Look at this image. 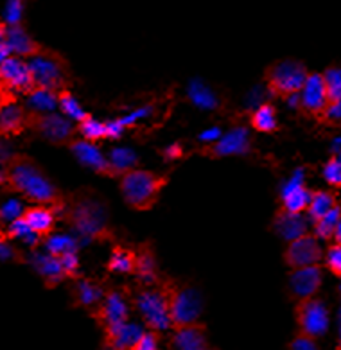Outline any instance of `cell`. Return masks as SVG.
<instances>
[{
  "label": "cell",
  "instance_id": "cell-1",
  "mask_svg": "<svg viewBox=\"0 0 341 350\" xmlns=\"http://www.w3.org/2000/svg\"><path fill=\"white\" fill-rule=\"evenodd\" d=\"M2 189L16 192L34 205L49 206L62 214L67 206V196L59 191L40 163L29 154H13L4 162L2 169Z\"/></svg>",
  "mask_w": 341,
  "mask_h": 350
},
{
  "label": "cell",
  "instance_id": "cell-2",
  "mask_svg": "<svg viewBox=\"0 0 341 350\" xmlns=\"http://www.w3.org/2000/svg\"><path fill=\"white\" fill-rule=\"evenodd\" d=\"M59 216L90 241L106 243L115 237L110 226L108 202L94 189L83 187L67 196V206Z\"/></svg>",
  "mask_w": 341,
  "mask_h": 350
},
{
  "label": "cell",
  "instance_id": "cell-3",
  "mask_svg": "<svg viewBox=\"0 0 341 350\" xmlns=\"http://www.w3.org/2000/svg\"><path fill=\"white\" fill-rule=\"evenodd\" d=\"M124 293L130 309L142 318L149 331L160 332L171 329V317H169V300L162 282L159 286H144L133 284L120 289Z\"/></svg>",
  "mask_w": 341,
  "mask_h": 350
},
{
  "label": "cell",
  "instance_id": "cell-4",
  "mask_svg": "<svg viewBox=\"0 0 341 350\" xmlns=\"http://www.w3.org/2000/svg\"><path fill=\"white\" fill-rule=\"evenodd\" d=\"M171 180V174H156L153 171L131 169L119 180L120 194L126 205L133 211H151L162 194L163 187Z\"/></svg>",
  "mask_w": 341,
  "mask_h": 350
},
{
  "label": "cell",
  "instance_id": "cell-5",
  "mask_svg": "<svg viewBox=\"0 0 341 350\" xmlns=\"http://www.w3.org/2000/svg\"><path fill=\"white\" fill-rule=\"evenodd\" d=\"M308 77V68L302 62L288 58L268 65L262 79L271 96L279 99H291L293 96L302 94Z\"/></svg>",
  "mask_w": 341,
  "mask_h": 350
},
{
  "label": "cell",
  "instance_id": "cell-6",
  "mask_svg": "<svg viewBox=\"0 0 341 350\" xmlns=\"http://www.w3.org/2000/svg\"><path fill=\"white\" fill-rule=\"evenodd\" d=\"M162 286L165 288L169 300V317H171V329L197 323V318L202 317L203 302L200 293L194 288L183 286L174 278L163 277Z\"/></svg>",
  "mask_w": 341,
  "mask_h": 350
},
{
  "label": "cell",
  "instance_id": "cell-7",
  "mask_svg": "<svg viewBox=\"0 0 341 350\" xmlns=\"http://www.w3.org/2000/svg\"><path fill=\"white\" fill-rule=\"evenodd\" d=\"M31 74L40 90L53 92L58 96L59 92L70 90L72 87V72L67 59L56 51L47 49L40 58L29 62Z\"/></svg>",
  "mask_w": 341,
  "mask_h": 350
},
{
  "label": "cell",
  "instance_id": "cell-8",
  "mask_svg": "<svg viewBox=\"0 0 341 350\" xmlns=\"http://www.w3.org/2000/svg\"><path fill=\"white\" fill-rule=\"evenodd\" d=\"M29 130L54 146H70L76 140L77 126L56 113H36L29 110Z\"/></svg>",
  "mask_w": 341,
  "mask_h": 350
},
{
  "label": "cell",
  "instance_id": "cell-9",
  "mask_svg": "<svg viewBox=\"0 0 341 350\" xmlns=\"http://www.w3.org/2000/svg\"><path fill=\"white\" fill-rule=\"evenodd\" d=\"M295 317H297L298 332L309 336L312 340L322 338L329 329V312L325 304L320 298H305L295 306Z\"/></svg>",
  "mask_w": 341,
  "mask_h": 350
},
{
  "label": "cell",
  "instance_id": "cell-10",
  "mask_svg": "<svg viewBox=\"0 0 341 350\" xmlns=\"http://www.w3.org/2000/svg\"><path fill=\"white\" fill-rule=\"evenodd\" d=\"M90 317L103 327V331H110L113 327L130 323V304L122 291L106 288L103 302L90 311Z\"/></svg>",
  "mask_w": 341,
  "mask_h": 350
},
{
  "label": "cell",
  "instance_id": "cell-11",
  "mask_svg": "<svg viewBox=\"0 0 341 350\" xmlns=\"http://www.w3.org/2000/svg\"><path fill=\"white\" fill-rule=\"evenodd\" d=\"M0 79H2L4 92H16L25 97H31L38 90L31 74L29 62L16 58V56L0 62Z\"/></svg>",
  "mask_w": 341,
  "mask_h": 350
},
{
  "label": "cell",
  "instance_id": "cell-12",
  "mask_svg": "<svg viewBox=\"0 0 341 350\" xmlns=\"http://www.w3.org/2000/svg\"><path fill=\"white\" fill-rule=\"evenodd\" d=\"M284 262L288 264L291 271L293 269L311 268L318 266L323 259L322 246L318 243V237L312 234H305L298 239L291 241L288 248L284 250Z\"/></svg>",
  "mask_w": 341,
  "mask_h": 350
},
{
  "label": "cell",
  "instance_id": "cell-13",
  "mask_svg": "<svg viewBox=\"0 0 341 350\" xmlns=\"http://www.w3.org/2000/svg\"><path fill=\"white\" fill-rule=\"evenodd\" d=\"M300 106L305 113L316 117V119H323L327 116V111L331 108V99H329L323 74H309L302 94H300Z\"/></svg>",
  "mask_w": 341,
  "mask_h": 350
},
{
  "label": "cell",
  "instance_id": "cell-14",
  "mask_svg": "<svg viewBox=\"0 0 341 350\" xmlns=\"http://www.w3.org/2000/svg\"><path fill=\"white\" fill-rule=\"evenodd\" d=\"M2 42L10 45L11 53L16 58H27L34 59L40 58L42 54L47 51L42 44L29 36L22 24L18 25H8L2 24Z\"/></svg>",
  "mask_w": 341,
  "mask_h": 350
},
{
  "label": "cell",
  "instance_id": "cell-15",
  "mask_svg": "<svg viewBox=\"0 0 341 350\" xmlns=\"http://www.w3.org/2000/svg\"><path fill=\"white\" fill-rule=\"evenodd\" d=\"M68 149L72 151L74 157L81 163H85L87 167L94 169L99 176H108V178H113V176H120L122 178V173H120L119 169L110 162V160H106L105 157L101 154V151L96 148L94 144L87 142V140H72Z\"/></svg>",
  "mask_w": 341,
  "mask_h": 350
},
{
  "label": "cell",
  "instance_id": "cell-16",
  "mask_svg": "<svg viewBox=\"0 0 341 350\" xmlns=\"http://www.w3.org/2000/svg\"><path fill=\"white\" fill-rule=\"evenodd\" d=\"M320 286H322V269H320V266L293 269L291 275H289V293L297 302L305 300V298H314Z\"/></svg>",
  "mask_w": 341,
  "mask_h": 350
},
{
  "label": "cell",
  "instance_id": "cell-17",
  "mask_svg": "<svg viewBox=\"0 0 341 350\" xmlns=\"http://www.w3.org/2000/svg\"><path fill=\"white\" fill-rule=\"evenodd\" d=\"M22 223H24L29 232L40 239H51L54 232V223L58 219V214L53 208L42 205H33L24 208L22 216H20Z\"/></svg>",
  "mask_w": 341,
  "mask_h": 350
},
{
  "label": "cell",
  "instance_id": "cell-18",
  "mask_svg": "<svg viewBox=\"0 0 341 350\" xmlns=\"http://www.w3.org/2000/svg\"><path fill=\"white\" fill-rule=\"evenodd\" d=\"M106 295V286L97 282L94 278L79 277L74 280L70 288V297H72L74 307H83L87 311H94Z\"/></svg>",
  "mask_w": 341,
  "mask_h": 350
},
{
  "label": "cell",
  "instance_id": "cell-19",
  "mask_svg": "<svg viewBox=\"0 0 341 350\" xmlns=\"http://www.w3.org/2000/svg\"><path fill=\"white\" fill-rule=\"evenodd\" d=\"M171 350H208L205 325L197 321L174 329L171 336Z\"/></svg>",
  "mask_w": 341,
  "mask_h": 350
},
{
  "label": "cell",
  "instance_id": "cell-20",
  "mask_svg": "<svg viewBox=\"0 0 341 350\" xmlns=\"http://www.w3.org/2000/svg\"><path fill=\"white\" fill-rule=\"evenodd\" d=\"M137 252V282L144 284V286H159L162 282V275L159 273V266H156V257L149 243H142L135 248Z\"/></svg>",
  "mask_w": 341,
  "mask_h": 350
},
{
  "label": "cell",
  "instance_id": "cell-21",
  "mask_svg": "<svg viewBox=\"0 0 341 350\" xmlns=\"http://www.w3.org/2000/svg\"><path fill=\"white\" fill-rule=\"evenodd\" d=\"M29 130V110L27 106H22L18 103L2 106L0 113V131L4 137H15Z\"/></svg>",
  "mask_w": 341,
  "mask_h": 350
},
{
  "label": "cell",
  "instance_id": "cell-22",
  "mask_svg": "<svg viewBox=\"0 0 341 350\" xmlns=\"http://www.w3.org/2000/svg\"><path fill=\"white\" fill-rule=\"evenodd\" d=\"M250 146V139H248V131L243 128L232 130L230 133L225 135L217 144L207 146L202 153L210 157V159H217V157H226V154H241L248 151Z\"/></svg>",
  "mask_w": 341,
  "mask_h": 350
},
{
  "label": "cell",
  "instance_id": "cell-23",
  "mask_svg": "<svg viewBox=\"0 0 341 350\" xmlns=\"http://www.w3.org/2000/svg\"><path fill=\"white\" fill-rule=\"evenodd\" d=\"M144 329L137 323H124L105 331L106 347L111 350H131L144 336Z\"/></svg>",
  "mask_w": 341,
  "mask_h": 350
},
{
  "label": "cell",
  "instance_id": "cell-24",
  "mask_svg": "<svg viewBox=\"0 0 341 350\" xmlns=\"http://www.w3.org/2000/svg\"><path fill=\"white\" fill-rule=\"evenodd\" d=\"M275 228L284 239H288L291 243V241L308 234V221H305V217L288 214L282 208H279L277 216H275Z\"/></svg>",
  "mask_w": 341,
  "mask_h": 350
},
{
  "label": "cell",
  "instance_id": "cell-25",
  "mask_svg": "<svg viewBox=\"0 0 341 350\" xmlns=\"http://www.w3.org/2000/svg\"><path fill=\"white\" fill-rule=\"evenodd\" d=\"M106 269L110 273L135 275V271H137V252H135V248H126V246L120 245L113 246Z\"/></svg>",
  "mask_w": 341,
  "mask_h": 350
},
{
  "label": "cell",
  "instance_id": "cell-26",
  "mask_svg": "<svg viewBox=\"0 0 341 350\" xmlns=\"http://www.w3.org/2000/svg\"><path fill=\"white\" fill-rule=\"evenodd\" d=\"M311 203V191L303 187V185H297L293 189H288L286 194L282 196V208L288 214H295V216H302V212L309 208Z\"/></svg>",
  "mask_w": 341,
  "mask_h": 350
},
{
  "label": "cell",
  "instance_id": "cell-27",
  "mask_svg": "<svg viewBox=\"0 0 341 350\" xmlns=\"http://www.w3.org/2000/svg\"><path fill=\"white\" fill-rule=\"evenodd\" d=\"M336 196L329 191H311V203H309L308 216L311 217L312 223L325 217L329 212L338 208Z\"/></svg>",
  "mask_w": 341,
  "mask_h": 350
},
{
  "label": "cell",
  "instance_id": "cell-28",
  "mask_svg": "<svg viewBox=\"0 0 341 350\" xmlns=\"http://www.w3.org/2000/svg\"><path fill=\"white\" fill-rule=\"evenodd\" d=\"M250 124L255 131L260 133H275L277 131V110L273 105L264 103L251 113Z\"/></svg>",
  "mask_w": 341,
  "mask_h": 350
},
{
  "label": "cell",
  "instance_id": "cell-29",
  "mask_svg": "<svg viewBox=\"0 0 341 350\" xmlns=\"http://www.w3.org/2000/svg\"><path fill=\"white\" fill-rule=\"evenodd\" d=\"M38 271L40 275L44 277L45 286L47 288H54L62 282L63 278H67L65 271H63V266L59 262V259L53 257V255H47V257H40L38 259Z\"/></svg>",
  "mask_w": 341,
  "mask_h": 350
},
{
  "label": "cell",
  "instance_id": "cell-30",
  "mask_svg": "<svg viewBox=\"0 0 341 350\" xmlns=\"http://www.w3.org/2000/svg\"><path fill=\"white\" fill-rule=\"evenodd\" d=\"M58 106L59 110H62L63 116L70 117V119L77 120V124L79 122H83V120L90 119V113H87V111L81 110V106L77 105L76 97L72 96V92L70 90H63L58 94Z\"/></svg>",
  "mask_w": 341,
  "mask_h": 350
},
{
  "label": "cell",
  "instance_id": "cell-31",
  "mask_svg": "<svg viewBox=\"0 0 341 350\" xmlns=\"http://www.w3.org/2000/svg\"><path fill=\"white\" fill-rule=\"evenodd\" d=\"M77 131L83 135V140H87V142H90V144H94V142H99V140H105L110 137V126L97 122L94 117H90V119L79 122V124H77Z\"/></svg>",
  "mask_w": 341,
  "mask_h": 350
},
{
  "label": "cell",
  "instance_id": "cell-32",
  "mask_svg": "<svg viewBox=\"0 0 341 350\" xmlns=\"http://www.w3.org/2000/svg\"><path fill=\"white\" fill-rule=\"evenodd\" d=\"M341 221V208H334L332 212H329L325 217L314 221V235L320 237V239H334V234H336V228Z\"/></svg>",
  "mask_w": 341,
  "mask_h": 350
},
{
  "label": "cell",
  "instance_id": "cell-33",
  "mask_svg": "<svg viewBox=\"0 0 341 350\" xmlns=\"http://www.w3.org/2000/svg\"><path fill=\"white\" fill-rule=\"evenodd\" d=\"M58 105V96L47 90H36L31 97H27V110L36 113H49L54 106Z\"/></svg>",
  "mask_w": 341,
  "mask_h": 350
},
{
  "label": "cell",
  "instance_id": "cell-34",
  "mask_svg": "<svg viewBox=\"0 0 341 350\" xmlns=\"http://www.w3.org/2000/svg\"><path fill=\"white\" fill-rule=\"evenodd\" d=\"M49 255H53L56 259H62L63 255L67 254H76V243L70 237L65 235H53L51 239L45 241Z\"/></svg>",
  "mask_w": 341,
  "mask_h": 350
},
{
  "label": "cell",
  "instance_id": "cell-35",
  "mask_svg": "<svg viewBox=\"0 0 341 350\" xmlns=\"http://www.w3.org/2000/svg\"><path fill=\"white\" fill-rule=\"evenodd\" d=\"M323 79H325L331 105H334V103H338L341 99V67L327 68L325 72H323Z\"/></svg>",
  "mask_w": 341,
  "mask_h": 350
},
{
  "label": "cell",
  "instance_id": "cell-36",
  "mask_svg": "<svg viewBox=\"0 0 341 350\" xmlns=\"http://www.w3.org/2000/svg\"><path fill=\"white\" fill-rule=\"evenodd\" d=\"M323 178L331 187L341 189V160L332 157L329 162L323 165Z\"/></svg>",
  "mask_w": 341,
  "mask_h": 350
},
{
  "label": "cell",
  "instance_id": "cell-37",
  "mask_svg": "<svg viewBox=\"0 0 341 350\" xmlns=\"http://www.w3.org/2000/svg\"><path fill=\"white\" fill-rule=\"evenodd\" d=\"M113 165H115L117 169H119L120 173H122V176H124L128 171H131V169H135V154L130 153V151H124V149H120V151H113L111 153V160H110Z\"/></svg>",
  "mask_w": 341,
  "mask_h": 350
},
{
  "label": "cell",
  "instance_id": "cell-38",
  "mask_svg": "<svg viewBox=\"0 0 341 350\" xmlns=\"http://www.w3.org/2000/svg\"><path fill=\"white\" fill-rule=\"evenodd\" d=\"M325 266L329 268V271L341 277V245H331L325 254Z\"/></svg>",
  "mask_w": 341,
  "mask_h": 350
},
{
  "label": "cell",
  "instance_id": "cell-39",
  "mask_svg": "<svg viewBox=\"0 0 341 350\" xmlns=\"http://www.w3.org/2000/svg\"><path fill=\"white\" fill-rule=\"evenodd\" d=\"M59 262H62L63 271H65V275H67L68 278H72V280H76V278L81 277V275H77V268H79V262H77L76 254L63 255L62 259H59Z\"/></svg>",
  "mask_w": 341,
  "mask_h": 350
},
{
  "label": "cell",
  "instance_id": "cell-40",
  "mask_svg": "<svg viewBox=\"0 0 341 350\" xmlns=\"http://www.w3.org/2000/svg\"><path fill=\"white\" fill-rule=\"evenodd\" d=\"M131 350H159V332L146 331Z\"/></svg>",
  "mask_w": 341,
  "mask_h": 350
},
{
  "label": "cell",
  "instance_id": "cell-41",
  "mask_svg": "<svg viewBox=\"0 0 341 350\" xmlns=\"http://www.w3.org/2000/svg\"><path fill=\"white\" fill-rule=\"evenodd\" d=\"M289 350H318L316 340H312L309 336H303L298 332L293 338V341L289 343Z\"/></svg>",
  "mask_w": 341,
  "mask_h": 350
},
{
  "label": "cell",
  "instance_id": "cell-42",
  "mask_svg": "<svg viewBox=\"0 0 341 350\" xmlns=\"http://www.w3.org/2000/svg\"><path fill=\"white\" fill-rule=\"evenodd\" d=\"M22 205H20V202H10L5 203L4 206H2V219L4 221H16L20 216H22Z\"/></svg>",
  "mask_w": 341,
  "mask_h": 350
},
{
  "label": "cell",
  "instance_id": "cell-43",
  "mask_svg": "<svg viewBox=\"0 0 341 350\" xmlns=\"http://www.w3.org/2000/svg\"><path fill=\"white\" fill-rule=\"evenodd\" d=\"M329 122H334V124H341V99L334 105H331L329 111H327V116L323 117Z\"/></svg>",
  "mask_w": 341,
  "mask_h": 350
},
{
  "label": "cell",
  "instance_id": "cell-44",
  "mask_svg": "<svg viewBox=\"0 0 341 350\" xmlns=\"http://www.w3.org/2000/svg\"><path fill=\"white\" fill-rule=\"evenodd\" d=\"M20 13H22V5L18 4V2H11L10 8H8V16H10V20H8V25H18L20 24Z\"/></svg>",
  "mask_w": 341,
  "mask_h": 350
},
{
  "label": "cell",
  "instance_id": "cell-45",
  "mask_svg": "<svg viewBox=\"0 0 341 350\" xmlns=\"http://www.w3.org/2000/svg\"><path fill=\"white\" fill-rule=\"evenodd\" d=\"M334 239H336V245H341V221L336 228V234H334Z\"/></svg>",
  "mask_w": 341,
  "mask_h": 350
},
{
  "label": "cell",
  "instance_id": "cell-46",
  "mask_svg": "<svg viewBox=\"0 0 341 350\" xmlns=\"http://www.w3.org/2000/svg\"><path fill=\"white\" fill-rule=\"evenodd\" d=\"M105 350H111V349H108V347H106V349Z\"/></svg>",
  "mask_w": 341,
  "mask_h": 350
},
{
  "label": "cell",
  "instance_id": "cell-47",
  "mask_svg": "<svg viewBox=\"0 0 341 350\" xmlns=\"http://www.w3.org/2000/svg\"><path fill=\"white\" fill-rule=\"evenodd\" d=\"M208 350H216V349H208Z\"/></svg>",
  "mask_w": 341,
  "mask_h": 350
},
{
  "label": "cell",
  "instance_id": "cell-48",
  "mask_svg": "<svg viewBox=\"0 0 341 350\" xmlns=\"http://www.w3.org/2000/svg\"><path fill=\"white\" fill-rule=\"evenodd\" d=\"M338 350H341V347H340V349H338Z\"/></svg>",
  "mask_w": 341,
  "mask_h": 350
},
{
  "label": "cell",
  "instance_id": "cell-49",
  "mask_svg": "<svg viewBox=\"0 0 341 350\" xmlns=\"http://www.w3.org/2000/svg\"><path fill=\"white\" fill-rule=\"evenodd\" d=\"M340 160H341V157H340Z\"/></svg>",
  "mask_w": 341,
  "mask_h": 350
}]
</instances>
